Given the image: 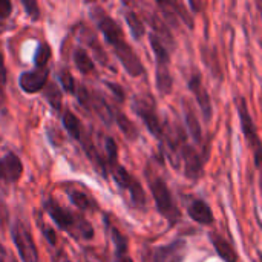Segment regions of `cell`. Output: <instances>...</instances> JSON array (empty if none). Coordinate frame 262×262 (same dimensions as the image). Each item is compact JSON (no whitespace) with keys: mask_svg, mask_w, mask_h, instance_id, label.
<instances>
[{"mask_svg":"<svg viewBox=\"0 0 262 262\" xmlns=\"http://www.w3.org/2000/svg\"><path fill=\"white\" fill-rule=\"evenodd\" d=\"M104 163H106V169H107V175L111 173L115 184L129 195L132 204L141 210L146 209L147 206V198L146 193L141 187V184L137 181V178L134 175H130L124 166L120 164L118 161V147L117 143L112 137H106L104 138Z\"/></svg>","mask_w":262,"mask_h":262,"instance_id":"7a4b0ae2","label":"cell"},{"mask_svg":"<svg viewBox=\"0 0 262 262\" xmlns=\"http://www.w3.org/2000/svg\"><path fill=\"white\" fill-rule=\"evenodd\" d=\"M132 109L141 118V121L144 123L147 130L161 143L163 137H164L166 124H163V121L158 115V109H157L154 98L150 95H137L132 101Z\"/></svg>","mask_w":262,"mask_h":262,"instance_id":"8992f818","label":"cell"},{"mask_svg":"<svg viewBox=\"0 0 262 262\" xmlns=\"http://www.w3.org/2000/svg\"><path fill=\"white\" fill-rule=\"evenodd\" d=\"M180 161H181V167H184V173L189 180H200L203 177V170H204V161L206 157L193 146H190L189 143H186L181 147L180 152Z\"/></svg>","mask_w":262,"mask_h":262,"instance_id":"9c48e42d","label":"cell"},{"mask_svg":"<svg viewBox=\"0 0 262 262\" xmlns=\"http://www.w3.org/2000/svg\"><path fill=\"white\" fill-rule=\"evenodd\" d=\"M21 5L28 14V17L32 20V21H37L41 18V11H40V6L35 0H21Z\"/></svg>","mask_w":262,"mask_h":262,"instance_id":"83f0119b","label":"cell"},{"mask_svg":"<svg viewBox=\"0 0 262 262\" xmlns=\"http://www.w3.org/2000/svg\"><path fill=\"white\" fill-rule=\"evenodd\" d=\"M43 92H45V97H46L48 103L51 104V107H52L57 114H60V112L63 111V109H61V92H60V89L57 88V84H55V83H48V84L45 86Z\"/></svg>","mask_w":262,"mask_h":262,"instance_id":"cb8c5ba5","label":"cell"},{"mask_svg":"<svg viewBox=\"0 0 262 262\" xmlns=\"http://www.w3.org/2000/svg\"><path fill=\"white\" fill-rule=\"evenodd\" d=\"M91 17L95 21L98 31L103 34V37L106 38L107 45L112 48V51L115 52L118 61L121 63V66L124 68V71L130 75V77H141L144 74V66L141 63V58L138 57V54L134 51V48L126 41L124 32L121 29V26L118 25L117 20H114L103 8L100 6H94L91 9Z\"/></svg>","mask_w":262,"mask_h":262,"instance_id":"6da1fadb","label":"cell"},{"mask_svg":"<svg viewBox=\"0 0 262 262\" xmlns=\"http://www.w3.org/2000/svg\"><path fill=\"white\" fill-rule=\"evenodd\" d=\"M6 80H8V74H6V66H5V57L0 49V109L5 107V101H6V92H5Z\"/></svg>","mask_w":262,"mask_h":262,"instance_id":"4316f807","label":"cell"},{"mask_svg":"<svg viewBox=\"0 0 262 262\" xmlns=\"http://www.w3.org/2000/svg\"><path fill=\"white\" fill-rule=\"evenodd\" d=\"M150 46L155 54V83L161 95H170L173 91V77L170 72V52L161 40L150 34Z\"/></svg>","mask_w":262,"mask_h":262,"instance_id":"5b68a950","label":"cell"},{"mask_svg":"<svg viewBox=\"0 0 262 262\" xmlns=\"http://www.w3.org/2000/svg\"><path fill=\"white\" fill-rule=\"evenodd\" d=\"M209 239L212 241L215 252L218 253V256L224 262H238V253L233 249V246L218 232H210L209 233Z\"/></svg>","mask_w":262,"mask_h":262,"instance_id":"e0dca14e","label":"cell"},{"mask_svg":"<svg viewBox=\"0 0 262 262\" xmlns=\"http://www.w3.org/2000/svg\"><path fill=\"white\" fill-rule=\"evenodd\" d=\"M187 255V243L175 239L167 246H160L150 250L147 262H184Z\"/></svg>","mask_w":262,"mask_h":262,"instance_id":"30bf717a","label":"cell"},{"mask_svg":"<svg viewBox=\"0 0 262 262\" xmlns=\"http://www.w3.org/2000/svg\"><path fill=\"white\" fill-rule=\"evenodd\" d=\"M86 109L92 111L106 126H112L114 123V107L104 100V97L95 91L89 89V97L84 104Z\"/></svg>","mask_w":262,"mask_h":262,"instance_id":"5bb4252c","label":"cell"},{"mask_svg":"<svg viewBox=\"0 0 262 262\" xmlns=\"http://www.w3.org/2000/svg\"><path fill=\"white\" fill-rule=\"evenodd\" d=\"M5 255H6V250H5V247L2 246V243H0V261L5 259Z\"/></svg>","mask_w":262,"mask_h":262,"instance_id":"d6a6232c","label":"cell"},{"mask_svg":"<svg viewBox=\"0 0 262 262\" xmlns=\"http://www.w3.org/2000/svg\"><path fill=\"white\" fill-rule=\"evenodd\" d=\"M187 88L189 91L193 94V97L196 98V103L201 109V115L204 118V123H210L212 117H213V107H212V100L209 97V92L206 91L204 84H203V77L198 71H193L189 81H187Z\"/></svg>","mask_w":262,"mask_h":262,"instance_id":"8fae6325","label":"cell"},{"mask_svg":"<svg viewBox=\"0 0 262 262\" xmlns=\"http://www.w3.org/2000/svg\"><path fill=\"white\" fill-rule=\"evenodd\" d=\"M183 111H184V118H186L189 135L192 137V140L198 146H203L204 144V135H203V129H201V123H200L196 112L193 111V106L187 100H183Z\"/></svg>","mask_w":262,"mask_h":262,"instance_id":"2e32d148","label":"cell"},{"mask_svg":"<svg viewBox=\"0 0 262 262\" xmlns=\"http://www.w3.org/2000/svg\"><path fill=\"white\" fill-rule=\"evenodd\" d=\"M12 12V3L9 0H0V20H5Z\"/></svg>","mask_w":262,"mask_h":262,"instance_id":"4dcf8cb0","label":"cell"},{"mask_svg":"<svg viewBox=\"0 0 262 262\" xmlns=\"http://www.w3.org/2000/svg\"><path fill=\"white\" fill-rule=\"evenodd\" d=\"M43 210L51 216V220L57 224V227L66 233H69L74 239L91 241L94 239V227L92 224L80 213H75L66 207H63L54 196L46 198L41 203Z\"/></svg>","mask_w":262,"mask_h":262,"instance_id":"3957f363","label":"cell"},{"mask_svg":"<svg viewBox=\"0 0 262 262\" xmlns=\"http://www.w3.org/2000/svg\"><path fill=\"white\" fill-rule=\"evenodd\" d=\"M11 238L17 249L21 262H38V250L29 227L21 221L15 220L11 226Z\"/></svg>","mask_w":262,"mask_h":262,"instance_id":"ba28073f","label":"cell"},{"mask_svg":"<svg viewBox=\"0 0 262 262\" xmlns=\"http://www.w3.org/2000/svg\"><path fill=\"white\" fill-rule=\"evenodd\" d=\"M61 123H63V127L66 129V132L75 140V141H78V138H80V135H81V130H83V124H81V121L78 120V117L72 112V111H69V109H64V111H61Z\"/></svg>","mask_w":262,"mask_h":262,"instance_id":"44dd1931","label":"cell"},{"mask_svg":"<svg viewBox=\"0 0 262 262\" xmlns=\"http://www.w3.org/2000/svg\"><path fill=\"white\" fill-rule=\"evenodd\" d=\"M114 262H134V259L127 255V256H121V258H114Z\"/></svg>","mask_w":262,"mask_h":262,"instance_id":"1f68e13d","label":"cell"},{"mask_svg":"<svg viewBox=\"0 0 262 262\" xmlns=\"http://www.w3.org/2000/svg\"><path fill=\"white\" fill-rule=\"evenodd\" d=\"M49 80V68H34L18 77V86L25 94H37L45 89Z\"/></svg>","mask_w":262,"mask_h":262,"instance_id":"7c38bea8","label":"cell"},{"mask_svg":"<svg viewBox=\"0 0 262 262\" xmlns=\"http://www.w3.org/2000/svg\"><path fill=\"white\" fill-rule=\"evenodd\" d=\"M74 63L81 74H84V75L95 74V64H94L92 57L88 54L86 49H83L80 46L74 49Z\"/></svg>","mask_w":262,"mask_h":262,"instance_id":"7402d4cb","label":"cell"},{"mask_svg":"<svg viewBox=\"0 0 262 262\" xmlns=\"http://www.w3.org/2000/svg\"><path fill=\"white\" fill-rule=\"evenodd\" d=\"M23 175V164L17 154L8 152L0 158V183L15 184Z\"/></svg>","mask_w":262,"mask_h":262,"instance_id":"4fadbf2b","label":"cell"},{"mask_svg":"<svg viewBox=\"0 0 262 262\" xmlns=\"http://www.w3.org/2000/svg\"><path fill=\"white\" fill-rule=\"evenodd\" d=\"M187 213H189V216H190L195 223H198V224L212 226V224L215 223L213 212H212L210 206H209L204 200H200V198L192 200V201L187 204Z\"/></svg>","mask_w":262,"mask_h":262,"instance_id":"9a60e30c","label":"cell"},{"mask_svg":"<svg viewBox=\"0 0 262 262\" xmlns=\"http://www.w3.org/2000/svg\"><path fill=\"white\" fill-rule=\"evenodd\" d=\"M51 57H52L51 46L48 43H38L34 54V68H48Z\"/></svg>","mask_w":262,"mask_h":262,"instance_id":"d4e9b609","label":"cell"},{"mask_svg":"<svg viewBox=\"0 0 262 262\" xmlns=\"http://www.w3.org/2000/svg\"><path fill=\"white\" fill-rule=\"evenodd\" d=\"M71 203L81 212H97L98 210V204L97 201L92 198V195H88L86 192L80 190V189H74V187H68L66 189Z\"/></svg>","mask_w":262,"mask_h":262,"instance_id":"ac0fdd59","label":"cell"},{"mask_svg":"<svg viewBox=\"0 0 262 262\" xmlns=\"http://www.w3.org/2000/svg\"><path fill=\"white\" fill-rule=\"evenodd\" d=\"M236 103V109H238V115H239V121H241V129L244 132V137L247 140V144L253 149L255 152V166L256 169L259 170L261 169V138L258 135V129H256V124L253 121V117L249 111V104H247V100L239 95L236 97L235 100Z\"/></svg>","mask_w":262,"mask_h":262,"instance_id":"52a82bcc","label":"cell"},{"mask_svg":"<svg viewBox=\"0 0 262 262\" xmlns=\"http://www.w3.org/2000/svg\"><path fill=\"white\" fill-rule=\"evenodd\" d=\"M114 123L118 126V129L121 130V134L129 140V141H135L138 138V127L137 124L120 109L114 107Z\"/></svg>","mask_w":262,"mask_h":262,"instance_id":"d6986e66","label":"cell"},{"mask_svg":"<svg viewBox=\"0 0 262 262\" xmlns=\"http://www.w3.org/2000/svg\"><path fill=\"white\" fill-rule=\"evenodd\" d=\"M37 224H38V227H40V230H41L43 236L46 238V241L54 247V246L57 244V235H55V230H54V229H51V227H48V226L43 223V220H38V221H37Z\"/></svg>","mask_w":262,"mask_h":262,"instance_id":"f1b7e54d","label":"cell"},{"mask_svg":"<svg viewBox=\"0 0 262 262\" xmlns=\"http://www.w3.org/2000/svg\"><path fill=\"white\" fill-rule=\"evenodd\" d=\"M144 175H146L149 189L152 192V196H154L158 213L163 218L167 220L170 227L177 226L181 221V212H180V209H178V206H177V203H175V200L172 196V192H170L167 183L150 166L146 167Z\"/></svg>","mask_w":262,"mask_h":262,"instance_id":"277c9868","label":"cell"},{"mask_svg":"<svg viewBox=\"0 0 262 262\" xmlns=\"http://www.w3.org/2000/svg\"><path fill=\"white\" fill-rule=\"evenodd\" d=\"M80 38H81L83 43H86V45L92 49V52L95 54V57L98 58V61H100L103 66H109V58H107V55H106L103 46L100 45L98 38L95 37V34H94L92 31H89L86 26H81Z\"/></svg>","mask_w":262,"mask_h":262,"instance_id":"ffe728a7","label":"cell"},{"mask_svg":"<svg viewBox=\"0 0 262 262\" xmlns=\"http://www.w3.org/2000/svg\"><path fill=\"white\" fill-rule=\"evenodd\" d=\"M104 84L107 86V89L114 94V97H115L120 103H123V101H124L126 94H124V91H123V88H121V86H118V84H115V83H111V81H104Z\"/></svg>","mask_w":262,"mask_h":262,"instance_id":"f546056e","label":"cell"},{"mask_svg":"<svg viewBox=\"0 0 262 262\" xmlns=\"http://www.w3.org/2000/svg\"><path fill=\"white\" fill-rule=\"evenodd\" d=\"M58 80H60V84H61V89L71 95H74V91L77 88V81L74 78V75L68 71V69H63L58 75Z\"/></svg>","mask_w":262,"mask_h":262,"instance_id":"484cf974","label":"cell"},{"mask_svg":"<svg viewBox=\"0 0 262 262\" xmlns=\"http://www.w3.org/2000/svg\"><path fill=\"white\" fill-rule=\"evenodd\" d=\"M124 18H126V23L129 26V31L132 34L134 38H141L146 32V25L144 21L140 18V15L134 11V9H126L124 11Z\"/></svg>","mask_w":262,"mask_h":262,"instance_id":"603a6c76","label":"cell"}]
</instances>
